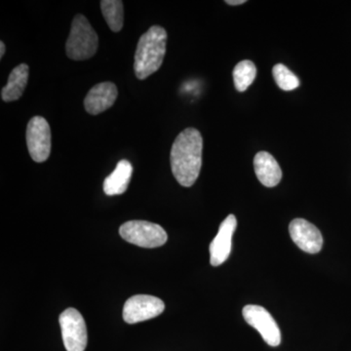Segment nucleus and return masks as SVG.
<instances>
[{
    "instance_id": "1",
    "label": "nucleus",
    "mask_w": 351,
    "mask_h": 351,
    "mask_svg": "<svg viewBox=\"0 0 351 351\" xmlns=\"http://www.w3.org/2000/svg\"><path fill=\"white\" fill-rule=\"evenodd\" d=\"M203 138L195 128H186L176 138L170 154L171 169L182 186H193L202 166Z\"/></svg>"
},
{
    "instance_id": "2",
    "label": "nucleus",
    "mask_w": 351,
    "mask_h": 351,
    "mask_svg": "<svg viewBox=\"0 0 351 351\" xmlns=\"http://www.w3.org/2000/svg\"><path fill=\"white\" fill-rule=\"evenodd\" d=\"M167 44V32L160 25H152L140 39L135 53L136 76L144 80L162 66Z\"/></svg>"
},
{
    "instance_id": "3",
    "label": "nucleus",
    "mask_w": 351,
    "mask_h": 351,
    "mask_svg": "<svg viewBox=\"0 0 351 351\" xmlns=\"http://www.w3.org/2000/svg\"><path fill=\"white\" fill-rule=\"evenodd\" d=\"M98 47V34L87 18L78 14L71 23V32L66 43V55L75 61H84L93 57Z\"/></svg>"
},
{
    "instance_id": "4",
    "label": "nucleus",
    "mask_w": 351,
    "mask_h": 351,
    "mask_svg": "<svg viewBox=\"0 0 351 351\" xmlns=\"http://www.w3.org/2000/svg\"><path fill=\"white\" fill-rule=\"evenodd\" d=\"M119 234L129 243L143 248L162 246L168 239L162 226L147 221H126L120 226Z\"/></svg>"
},
{
    "instance_id": "5",
    "label": "nucleus",
    "mask_w": 351,
    "mask_h": 351,
    "mask_svg": "<svg viewBox=\"0 0 351 351\" xmlns=\"http://www.w3.org/2000/svg\"><path fill=\"white\" fill-rule=\"evenodd\" d=\"M62 338L66 351H84L87 346L86 323L77 309H66L59 318Z\"/></svg>"
},
{
    "instance_id": "6",
    "label": "nucleus",
    "mask_w": 351,
    "mask_h": 351,
    "mask_svg": "<svg viewBox=\"0 0 351 351\" xmlns=\"http://www.w3.org/2000/svg\"><path fill=\"white\" fill-rule=\"evenodd\" d=\"M27 149L32 160L41 163L49 158L51 154V129L47 120L34 117L27 126Z\"/></svg>"
},
{
    "instance_id": "7",
    "label": "nucleus",
    "mask_w": 351,
    "mask_h": 351,
    "mask_svg": "<svg viewBox=\"0 0 351 351\" xmlns=\"http://www.w3.org/2000/svg\"><path fill=\"white\" fill-rule=\"evenodd\" d=\"M165 309V304L158 298L149 295H133L123 307V319L128 324H136L156 318Z\"/></svg>"
},
{
    "instance_id": "8",
    "label": "nucleus",
    "mask_w": 351,
    "mask_h": 351,
    "mask_svg": "<svg viewBox=\"0 0 351 351\" xmlns=\"http://www.w3.org/2000/svg\"><path fill=\"white\" fill-rule=\"evenodd\" d=\"M243 317L250 326L255 328L263 341L270 346H278L281 343V332L271 314L263 306L249 304L244 306Z\"/></svg>"
},
{
    "instance_id": "9",
    "label": "nucleus",
    "mask_w": 351,
    "mask_h": 351,
    "mask_svg": "<svg viewBox=\"0 0 351 351\" xmlns=\"http://www.w3.org/2000/svg\"><path fill=\"white\" fill-rule=\"evenodd\" d=\"M237 219L234 215H228L219 226L218 234L210 244V263L219 267L230 257L232 252V237L237 230Z\"/></svg>"
},
{
    "instance_id": "10",
    "label": "nucleus",
    "mask_w": 351,
    "mask_h": 351,
    "mask_svg": "<svg viewBox=\"0 0 351 351\" xmlns=\"http://www.w3.org/2000/svg\"><path fill=\"white\" fill-rule=\"evenodd\" d=\"M291 239L301 250L309 254L320 252L323 237L317 228L304 219H295L289 226Z\"/></svg>"
},
{
    "instance_id": "11",
    "label": "nucleus",
    "mask_w": 351,
    "mask_h": 351,
    "mask_svg": "<svg viewBox=\"0 0 351 351\" xmlns=\"http://www.w3.org/2000/svg\"><path fill=\"white\" fill-rule=\"evenodd\" d=\"M119 96V90L114 83H99L90 89L84 99V107L92 115L100 114L112 108Z\"/></svg>"
},
{
    "instance_id": "12",
    "label": "nucleus",
    "mask_w": 351,
    "mask_h": 351,
    "mask_svg": "<svg viewBox=\"0 0 351 351\" xmlns=\"http://www.w3.org/2000/svg\"><path fill=\"white\" fill-rule=\"evenodd\" d=\"M254 168L258 181L267 188L276 186L282 178V171L276 158L267 152H260L254 158Z\"/></svg>"
},
{
    "instance_id": "13",
    "label": "nucleus",
    "mask_w": 351,
    "mask_h": 351,
    "mask_svg": "<svg viewBox=\"0 0 351 351\" xmlns=\"http://www.w3.org/2000/svg\"><path fill=\"white\" fill-rule=\"evenodd\" d=\"M133 166L128 160H120L114 171L106 178L104 191L108 196L123 195L130 184Z\"/></svg>"
},
{
    "instance_id": "14",
    "label": "nucleus",
    "mask_w": 351,
    "mask_h": 351,
    "mask_svg": "<svg viewBox=\"0 0 351 351\" xmlns=\"http://www.w3.org/2000/svg\"><path fill=\"white\" fill-rule=\"evenodd\" d=\"M29 80V66L21 64L11 71L8 82L1 91V98L4 101L19 100L24 94Z\"/></svg>"
},
{
    "instance_id": "15",
    "label": "nucleus",
    "mask_w": 351,
    "mask_h": 351,
    "mask_svg": "<svg viewBox=\"0 0 351 351\" xmlns=\"http://www.w3.org/2000/svg\"><path fill=\"white\" fill-rule=\"evenodd\" d=\"M101 13L112 32H119L123 27V3L119 0H101Z\"/></svg>"
},
{
    "instance_id": "16",
    "label": "nucleus",
    "mask_w": 351,
    "mask_h": 351,
    "mask_svg": "<svg viewBox=\"0 0 351 351\" xmlns=\"http://www.w3.org/2000/svg\"><path fill=\"white\" fill-rule=\"evenodd\" d=\"M257 69L255 64L249 60L240 62L233 69V80L237 91L244 92L255 80Z\"/></svg>"
},
{
    "instance_id": "17",
    "label": "nucleus",
    "mask_w": 351,
    "mask_h": 351,
    "mask_svg": "<svg viewBox=\"0 0 351 351\" xmlns=\"http://www.w3.org/2000/svg\"><path fill=\"white\" fill-rule=\"evenodd\" d=\"M276 84L284 91H292L300 86V80L294 73L282 64H277L272 69Z\"/></svg>"
},
{
    "instance_id": "18",
    "label": "nucleus",
    "mask_w": 351,
    "mask_h": 351,
    "mask_svg": "<svg viewBox=\"0 0 351 351\" xmlns=\"http://www.w3.org/2000/svg\"><path fill=\"white\" fill-rule=\"evenodd\" d=\"M245 0H226V3L230 4V5H240V4H244Z\"/></svg>"
},
{
    "instance_id": "19",
    "label": "nucleus",
    "mask_w": 351,
    "mask_h": 351,
    "mask_svg": "<svg viewBox=\"0 0 351 351\" xmlns=\"http://www.w3.org/2000/svg\"><path fill=\"white\" fill-rule=\"evenodd\" d=\"M5 44H4L3 41H0V58L4 56L5 54Z\"/></svg>"
}]
</instances>
